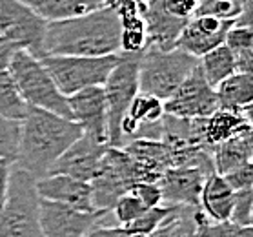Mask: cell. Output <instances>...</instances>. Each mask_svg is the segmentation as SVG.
<instances>
[{
  "label": "cell",
  "mask_w": 253,
  "mask_h": 237,
  "mask_svg": "<svg viewBox=\"0 0 253 237\" xmlns=\"http://www.w3.org/2000/svg\"><path fill=\"white\" fill-rule=\"evenodd\" d=\"M119 53L121 20L110 7H102L98 11L71 20L47 22L44 35V57H108Z\"/></svg>",
  "instance_id": "obj_1"
},
{
  "label": "cell",
  "mask_w": 253,
  "mask_h": 237,
  "mask_svg": "<svg viewBox=\"0 0 253 237\" xmlns=\"http://www.w3.org/2000/svg\"><path fill=\"white\" fill-rule=\"evenodd\" d=\"M82 135L73 121L37 108H29L20 121V142L15 166L28 172L35 181L49 174L58 157Z\"/></svg>",
  "instance_id": "obj_2"
},
{
  "label": "cell",
  "mask_w": 253,
  "mask_h": 237,
  "mask_svg": "<svg viewBox=\"0 0 253 237\" xmlns=\"http://www.w3.org/2000/svg\"><path fill=\"white\" fill-rule=\"evenodd\" d=\"M7 71L13 77L24 102L29 108L49 111V113L64 117L68 121H73L68 97H64L60 93L57 84L53 82L51 75L47 73L44 64L41 62V58L33 57L31 53L24 51V49H17Z\"/></svg>",
  "instance_id": "obj_3"
},
{
  "label": "cell",
  "mask_w": 253,
  "mask_h": 237,
  "mask_svg": "<svg viewBox=\"0 0 253 237\" xmlns=\"http://www.w3.org/2000/svg\"><path fill=\"white\" fill-rule=\"evenodd\" d=\"M199 58L177 47L162 51L146 46L138 60V92L150 93L161 100H166L195 70Z\"/></svg>",
  "instance_id": "obj_4"
},
{
  "label": "cell",
  "mask_w": 253,
  "mask_h": 237,
  "mask_svg": "<svg viewBox=\"0 0 253 237\" xmlns=\"http://www.w3.org/2000/svg\"><path fill=\"white\" fill-rule=\"evenodd\" d=\"M0 237H42L35 179L17 166L7 175V199L0 215Z\"/></svg>",
  "instance_id": "obj_5"
},
{
  "label": "cell",
  "mask_w": 253,
  "mask_h": 237,
  "mask_svg": "<svg viewBox=\"0 0 253 237\" xmlns=\"http://www.w3.org/2000/svg\"><path fill=\"white\" fill-rule=\"evenodd\" d=\"M138 60L140 53H119L115 68L102 86L108 117V146L124 148L121 122L131 100L138 93Z\"/></svg>",
  "instance_id": "obj_6"
},
{
  "label": "cell",
  "mask_w": 253,
  "mask_h": 237,
  "mask_svg": "<svg viewBox=\"0 0 253 237\" xmlns=\"http://www.w3.org/2000/svg\"><path fill=\"white\" fill-rule=\"evenodd\" d=\"M119 55L108 57H69V55H46L41 58L53 82L64 97H71L87 88H102Z\"/></svg>",
  "instance_id": "obj_7"
},
{
  "label": "cell",
  "mask_w": 253,
  "mask_h": 237,
  "mask_svg": "<svg viewBox=\"0 0 253 237\" xmlns=\"http://www.w3.org/2000/svg\"><path fill=\"white\" fill-rule=\"evenodd\" d=\"M137 185L135 166L122 148H110L104 153L97 175L89 183L95 212L110 214L115 202Z\"/></svg>",
  "instance_id": "obj_8"
},
{
  "label": "cell",
  "mask_w": 253,
  "mask_h": 237,
  "mask_svg": "<svg viewBox=\"0 0 253 237\" xmlns=\"http://www.w3.org/2000/svg\"><path fill=\"white\" fill-rule=\"evenodd\" d=\"M47 22L22 0H0V37L11 44L31 53L33 57H44V35Z\"/></svg>",
  "instance_id": "obj_9"
},
{
  "label": "cell",
  "mask_w": 253,
  "mask_h": 237,
  "mask_svg": "<svg viewBox=\"0 0 253 237\" xmlns=\"http://www.w3.org/2000/svg\"><path fill=\"white\" fill-rule=\"evenodd\" d=\"M217 110L219 106H217L215 90L206 82L199 64L186 77V81L171 93V97L164 100V111L168 115L188 119V121L210 117Z\"/></svg>",
  "instance_id": "obj_10"
},
{
  "label": "cell",
  "mask_w": 253,
  "mask_h": 237,
  "mask_svg": "<svg viewBox=\"0 0 253 237\" xmlns=\"http://www.w3.org/2000/svg\"><path fill=\"white\" fill-rule=\"evenodd\" d=\"M108 214L82 212L60 202L39 199V228L42 237H86Z\"/></svg>",
  "instance_id": "obj_11"
},
{
  "label": "cell",
  "mask_w": 253,
  "mask_h": 237,
  "mask_svg": "<svg viewBox=\"0 0 253 237\" xmlns=\"http://www.w3.org/2000/svg\"><path fill=\"white\" fill-rule=\"evenodd\" d=\"M106 150H108V144H100L82 133L81 137L58 157V161L53 164L47 175H68L77 181L91 183L93 177L97 175Z\"/></svg>",
  "instance_id": "obj_12"
},
{
  "label": "cell",
  "mask_w": 253,
  "mask_h": 237,
  "mask_svg": "<svg viewBox=\"0 0 253 237\" xmlns=\"http://www.w3.org/2000/svg\"><path fill=\"white\" fill-rule=\"evenodd\" d=\"M71 119L82 128V133L100 144H108V117L102 88H87L68 97Z\"/></svg>",
  "instance_id": "obj_13"
},
{
  "label": "cell",
  "mask_w": 253,
  "mask_h": 237,
  "mask_svg": "<svg viewBox=\"0 0 253 237\" xmlns=\"http://www.w3.org/2000/svg\"><path fill=\"white\" fill-rule=\"evenodd\" d=\"M250 128H252V119L248 115L217 110L210 117L191 121V137H193V144L211 153L217 144Z\"/></svg>",
  "instance_id": "obj_14"
},
{
  "label": "cell",
  "mask_w": 253,
  "mask_h": 237,
  "mask_svg": "<svg viewBox=\"0 0 253 237\" xmlns=\"http://www.w3.org/2000/svg\"><path fill=\"white\" fill-rule=\"evenodd\" d=\"M233 24L235 22L195 15L184 26L175 47L191 55V57L201 58L208 51H211L215 47H219L220 44H224L226 35H228V31L231 29Z\"/></svg>",
  "instance_id": "obj_15"
},
{
  "label": "cell",
  "mask_w": 253,
  "mask_h": 237,
  "mask_svg": "<svg viewBox=\"0 0 253 237\" xmlns=\"http://www.w3.org/2000/svg\"><path fill=\"white\" fill-rule=\"evenodd\" d=\"M211 174H206L199 168H169L159 179V188L162 193V202L173 206L199 208L204 181Z\"/></svg>",
  "instance_id": "obj_16"
},
{
  "label": "cell",
  "mask_w": 253,
  "mask_h": 237,
  "mask_svg": "<svg viewBox=\"0 0 253 237\" xmlns=\"http://www.w3.org/2000/svg\"><path fill=\"white\" fill-rule=\"evenodd\" d=\"M35 190L39 199L60 202L82 212H95L91 202V186L84 181L53 174L35 181Z\"/></svg>",
  "instance_id": "obj_17"
},
{
  "label": "cell",
  "mask_w": 253,
  "mask_h": 237,
  "mask_svg": "<svg viewBox=\"0 0 253 237\" xmlns=\"http://www.w3.org/2000/svg\"><path fill=\"white\" fill-rule=\"evenodd\" d=\"M122 150L133 161L137 183H159L162 174L171 168L169 150L162 141L137 139L127 142Z\"/></svg>",
  "instance_id": "obj_18"
},
{
  "label": "cell",
  "mask_w": 253,
  "mask_h": 237,
  "mask_svg": "<svg viewBox=\"0 0 253 237\" xmlns=\"http://www.w3.org/2000/svg\"><path fill=\"white\" fill-rule=\"evenodd\" d=\"M233 199H235V191L228 186L224 177L211 174L202 186L201 197H199V210L213 225L228 223L233 210Z\"/></svg>",
  "instance_id": "obj_19"
},
{
  "label": "cell",
  "mask_w": 253,
  "mask_h": 237,
  "mask_svg": "<svg viewBox=\"0 0 253 237\" xmlns=\"http://www.w3.org/2000/svg\"><path fill=\"white\" fill-rule=\"evenodd\" d=\"M253 133L252 128L233 135L231 139L217 144L211 150L213 170L217 175H226L241 166L252 164Z\"/></svg>",
  "instance_id": "obj_20"
},
{
  "label": "cell",
  "mask_w": 253,
  "mask_h": 237,
  "mask_svg": "<svg viewBox=\"0 0 253 237\" xmlns=\"http://www.w3.org/2000/svg\"><path fill=\"white\" fill-rule=\"evenodd\" d=\"M219 110L233 111L250 117L253 104V79L252 73H233L215 88Z\"/></svg>",
  "instance_id": "obj_21"
},
{
  "label": "cell",
  "mask_w": 253,
  "mask_h": 237,
  "mask_svg": "<svg viewBox=\"0 0 253 237\" xmlns=\"http://www.w3.org/2000/svg\"><path fill=\"white\" fill-rule=\"evenodd\" d=\"M46 22L71 20L102 9V0H22Z\"/></svg>",
  "instance_id": "obj_22"
},
{
  "label": "cell",
  "mask_w": 253,
  "mask_h": 237,
  "mask_svg": "<svg viewBox=\"0 0 253 237\" xmlns=\"http://www.w3.org/2000/svg\"><path fill=\"white\" fill-rule=\"evenodd\" d=\"M197 15L252 28V0H201Z\"/></svg>",
  "instance_id": "obj_23"
},
{
  "label": "cell",
  "mask_w": 253,
  "mask_h": 237,
  "mask_svg": "<svg viewBox=\"0 0 253 237\" xmlns=\"http://www.w3.org/2000/svg\"><path fill=\"white\" fill-rule=\"evenodd\" d=\"M199 68H201L206 82L213 90L219 86L222 81H226L228 77L237 73L235 58H233L231 51L224 44H220L219 47H215L211 51H208L206 55H202L199 58Z\"/></svg>",
  "instance_id": "obj_24"
},
{
  "label": "cell",
  "mask_w": 253,
  "mask_h": 237,
  "mask_svg": "<svg viewBox=\"0 0 253 237\" xmlns=\"http://www.w3.org/2000/svg\"><path fill=\"white\" fill-rule=\"evenodd\" d=\"M224 46L228 47L235 58L237 73H252L253 66V31L250 26H237L233 24L228 31L224 41Z\"/></svg>",
  "instance_id": "obj_25"
},
{
  "label": "cell",
  "mask_w": 253,
  "mask_h": 237,
  "mask_svg": "<svg viewBox=\"0 0 253 237\" xmlns=\"http://www.w3.org/2000/svg\"><path fill=\"white\" fill-rule=\"evenodd\" d=\"M29 106L24 102L9 71H0V117L9 121H22Z\"/></svg>",
  "instance_id": "obj_26"
},
{
  "label": "cell",
  "mask_w": 253,
  "mask_h": 237,
  "mask_svg": "<svg viewBox=\"0 0 253 237\" xmlns=\"http://www.w3.org/2000/svg\"><path fill=\"white\" fill-rule=\"evenodd\" d=\"M178 206H173V204H161L157 208L146 210L138 219H135L131 225H127L124 230L129 232V234H137V236L148 237L151 236L153 232H157L161 226H164L168 223V219L175 214V210Z\"/></svg>",
  "instance_id": "obj_27"
},
{
  "label": "cell",
  "mask_w": 253,
  "mask_h": 237,
  "mask_svg": "<svg viewBox=\"0 0 253 237\" xmlns=\"http://www.w3.org/2000/svg\"><path fill=\"white\" fill-rule=\"evenodd\" d=\"M20 142V122L0 117V161L15 166Z\"/></svg>",
  "instance_id": "obj_28"
},
{
  "label": "cell",
  "mask_w": 253,
  "mask_h": 237,
  "mask_svg": "<svg viewBox=\"0 0 253 237\" xmlns=\"http://www.w3.org/2000/svg\"><path fill=\"white\" fill-rule=\"evenodd\" d=\"M144 212H146V208L142 206V202L138 201L135 195H131V193H124L115 202L113 210H111V214L115 215V219L121 225V228H126L127 225H131L133 221L138 219Z\"/></svg>",
  "instance_id": "obj_29"
},
{
  "label": "cell",
  "mask_w": 253,
  "mask_h": 237,
  "mask_svg": "<svg viewBox=\"0 0 253 237\" xmlns=\"http://www.w3.org/2000/svg\"><path fill=\"white\" fill-rule=\"evenodd\" d=\"M157 4L173 18H178L182 22H190L197 15L199 0H155Z\"/></svg>",
  "instance_id": "obj_30"
},
{
  "label": "cell",
  "mask_w": 253,
  "mask_h": 237,
  "mask_svg": "<svg viewBox=\"0 0 253 237\" xmlns=\"http://www.w3.org/2000/svg\"><path fill=\"white\" fill-rule=\"evenodd\" d=\"M252 190L235 191L230 223L237 226H252Z\"/></svg>",
  "instance_id": "obj_31"
},
{
  "label": "cell",
  "mask_w": 253,
  "mask_h": 237,
  "mask_svg": "<svg viewBox=\"0 0 253 237\" xmlns=\"http://www.w3.org/2000/svg\"><path fill=\"white\" fill-rule=\"evenodd\" d=\"M127 193L137 197L146 210L157 208L162 204V193L157 183H137V185L131 186V190Z\"/></svg>",
  "instance_id": "obj_32"
},
{
  "label": "cell",
  "mask_w": 253,
  "mask_h": 237,
  "mask_svg": "<svg viewBox=\"0 0 253 237\" xmlns=\"http://www.w3.org/2000/svg\"><path fill=\"white\" fill-rule=\"evenodd\" d=\"M224 177V181L228 183L233 191H244V190H252L253 186V166L252 164H246V166H241L230 172L226 175H220Z\"/></svg>",
  "instance_id": "obj_33"
},
{
  "label": "cell",
  "mask_w": 253,
  "mask_h": 237,
  "mask_svg": "<svg viewBox=\"0 0 253 237\" xmlns=\"http://www.w3.org/2000/svg\"><path fill=\"white\" fill-rule=\"evenodd\" d=\"M17 49L18 47L15 44H11L9 41L0 37V71H6L9 68V62H11V58Z\"/></svg>",
  "instance_id": "obj_34"
},
{
  "label": "cell",
  "mask_w": 253,
  "mask_h": 237,
  "mask_svg": "<svg viewBox=\"0 0 253 237\" xmlns=\"http://www.w3.org/2000/svg\"><path fill=\"white\" fill-rule=\"evenodd\" d=\"M6 199H7V177H0V215H2L4 206H6Z\"/></svg>",
  "instance_id": "obj_35"
},
{
  "label": "cell",
  "mask_w": 253,
  "mask_h": 237,
  "mask_svg": "<svg viewBox=\"0 0 253 237\" xmlns=\"http://www.w3.org/2000/svg\"><path fill=\"white\" fill-rule=\"evenodd\" d=\"M11 164H7V162L0 161V177H7L9 175V172H11Z\"/></svg>",
  "instance_id": "obj_36"
},
{
  "label": "cell",
  "mask_w": 253,
  "mask_h": 237,
  "mask_svg": "<svg viewBox=\"0 0 253 237\" xmlns=\"http://www.w3.org/2000/svg\"><path fill=\"white\" fill-rule=\"evenodd\" d=\"M142 2H148V0H142Z\"/></svg>",
  "instance_id": "obj_37"
},
{
  "label": "cell",
  "mask_w": 253,
  "mask_h": 237,
  "mask_svg": "<svg viewBox=\"0 0 253 237\" xmlns=\"http://www.w3.org/2000/svg\"><path fill=\"white\" fill-rule=\"evenodd\" d=\"M199 2H201V0H199Z\"/></svg>",
  "instance_id": "obj_38"
}]
</instances>
